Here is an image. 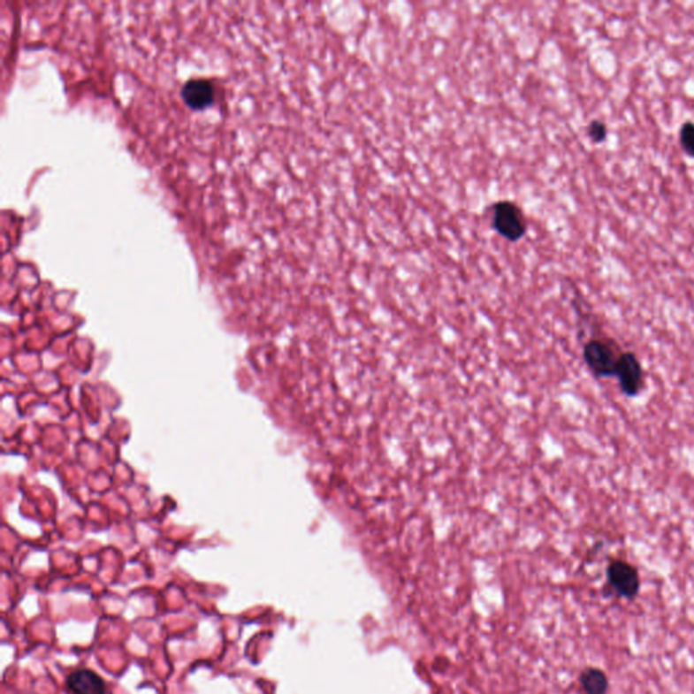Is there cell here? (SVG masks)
Here are the masks:
<instances>
[{
	"mask_svg": "<svg viewBox=\"0 0 694 694\" xmlns=\"http://www.w3.org/2000/svg\"><path fill=\"white\" fill-rule=\"evenodd\" d=\"M492 228L506 240L515 243L528 233V218L522 208L515 201H498L492 205Z\"/></svg>",
	"mask_w": 694,
	"mask_h": 694,
	"instance_id": "obj_1",
	"label": "cell"
},
{
	"mask_svg": "<svg viewBox=\"0 0 694 694\" xmlns=\"http://www.w3.org/2000/svg\"><path fill=\"white\" fill-rule=\"evenodd\" d=\"M622 353L616 343L606 339H591L584 345L583 358L587 368L597 378H614Z\"/></svg>",
	"mask_w": 694,
	"mask_h": 694,
	"instance_id": "obj_2",
	"label": "cell"
},
{
	"mask_svg": "<svg viewBox=\"0 0 694 694\" xmlns=\"http://www.w3.org/2000/svg\"><path fill=\"white\" fill-rule=\"evenodd\" d=\"M616 378L622 393L630 398L637 396L644 385V372L640 361L634 353H622L617 365Z\"/></svg>",
	"mask_w": 694,
	"mask_h": 694,
	"instance_id": "obj_3",
	"label": "cell"
},
{
	"mask_svg": "<svg viewBox=\"0 0 694 694\" xmlns=\"http://www.w3.org/2000/svg\"><path fill=\"white\" fill-rule=\"evenodd\" d=\"M180 95L187 109L203 111L215 103L216 86L210 79L192 78L185 81Z\"/></svg>",
	"mask_w": 694,
	"mask_h": 694,
	"instance_id": "obj_4",
	"label": "cell"
},
{
	"mask_svg": "<svg viewBox=\"0 0 694 694\" xmlns=\"http://www.w3.org/2000/svg\"><path fill=\"white\" fill-rule=\"evenodd\" d=\"M610 583L624 597H635L639 591V574L635 567L625 561H617L607 568Z\"/></svg>",
	"mask_w": 694,
	"mask_h": 694,
	"instance_id": "obj_5",
	"label": "cell"
},
{
	"mask_svg": "<svg viewBox=\"0 0 694 694\" xmlns=\"http://www.w3.org/2000/svg\"><path fill=\"white\" fill-rule=\"evenodd\" d=\"M71 694H106L105 681L88 668L73 671L65 681Z\"/></svg>",
	"mask_w": 694,
	"mask_h": 694,
	"instance_id": "obj_6",
	"label": "cell"
},
{
	"mask_svg": "<svg viewBox=\"0 0 694 694\" xmlns=\"http://www.w3.org/2000/svg\"><path fill=\"white\" fill-rule=\"evenodd\" d=\"M582 685L587 694H605L607 690V680L599 670H587L582 675Z\"/></svg>",
	"mask_w": 694,
	"mask_h": 694,
	"instance_id": "obj_7",
	"label": "cell"
},
{
	"mask_svg": "<svg viewBox=\"0 0 694 694\" xmlns=\"http://www.w3.org/2000/svg\"><path fill=\"white\" fill-rule=\"evenodd\" d=\"M680 141L683 146V151L689 156L694 157V124L693 122H686L683 124L680 132Z\"/></svg>",
	"mask_w": 694,
	"mask_h": 694,
	"instance_id": "obj_8",
	"label": "cell"
},
{
	"mask_svg": "<svg viewBox=\"0 0 694 694\" xmlns=\"http://www.w3.org/2000/svg\"><path fill=\"white\" fill-rule=\"evenodd\" d=\"M587 134L594 142H602L607 136L606 126H605L604 122L599 121V119L591 121L590 126H587Z\"/></svg>",
	"mask_w": 694,
	"mask_h": 694,
	"instance_id": "obj_9",
	"label": "cell"
}]
</instances>
